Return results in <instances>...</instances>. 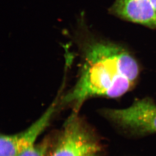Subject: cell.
Listing matches in <instances>:
<instances>
[{
	"label": "cell",
	"mask_w": 156,
	"mask_h": 156,
	"mask_svg": "<svg viewBox=\"0 0 156 156\" xmlns=\"http://www.w3.org/2000/svg\"><path fill=\"white\" fill-rule=\"evenodd\" d=\"M49 144L44 141L38 144H34L20 152L17 156H46Z\"/></svg>",
	"instance_id": "obj_6"
},
{
	"label": "cell",
	"mask_w": 156,
	"mask_h": 156,
	"mask_svg": "<svg viewBox=\"0 0 156 156\" xmlns=\"http://www.w3.org/2000/svg\"><path fill=\"white\" fill-rule=\"evenodd\" d=\"M151 2H152V4L153 5L154 8H155V10L156 11V0H151Z\"/></svg>",
	"instance_id": "obj_7"
},
{
	"label": "cell",
	"mask_w": 156,
	"mask_h": 156,
	"mask_svg": "<svg viewBox=\"0 0 156 156\" xmlns=\"http://www.w3.org/2000/svg\"><path fill=\"white\" fill-rule=\"evenodd\" d=\"M87 156H97V155H96V153H94L90 154V155H87Z\"/></svg>",
	"instance_id": "obj_8"
},
{
	"label": "cell",
	"mask_w": 156,
	"mask_h": 156,
	"mask_svg": "<svg viewBox=\"0 0 156 156\" xmlns=\"http://www.w3.org/2000/svg\"><path fill=\"white\" fill-rule=\"evenodd\" d=\"M106 113L124 128L141 133H156V104L150 99L138 100L129 107L110 109Z\"/></svg>",
	"instance_id": "obj_2"
},
{
	"label": "cell",
	"mask_w": 156,
	"mask_h": 156,
	"mask_svg": "<svg viewBox=\"0 0 156 156\" xmlns=\"http://www.w3.org/2000/svg\"><path fill=\"white\" fill-rule=\"evenodd\" d=\"M117 46L101 43L90 48L80 80L63 102L78 106L93 96L117 98L128 91L133 82L121 73L116 60Z\"/></svg>",
	"instance_id": "obj_1"
},
{
	"label": "cell",
	"mask_w": 156,
	"mask_h": 156,
	"mask_svg": "<svg viewBox=\"0 0 156 156\" xmlns=\"http://www.w3.org/2000/svg\"><path fill=\"white\" fill-rule=\"evenodd\" d=\"M112 10L122 19L156 29V11L151 0H115Z\"/></svg>",
	"instance_id": "obj_5"
},
{
	"label": "cell",
	"mask_w": 156,
	"mask_h": 156,
	"mask_svg": "<svg viewBox=\"0 0 156 156\" xmlns=\"http://www.w3.org/2000/svg\"><path fill=\"white\" fill-rule=\"evenodd\" d=\"M99 149L98 144L80 122L71 118L52 156H87L96 153Z\"/></svg>",
	"instance_id": "obj_3"
},
{
	"label": "cell",
	"mask_w": 156,
	"mask_h": 156,
	"mask_svg": "<svg viewBox=\"0 0 156 156\" xmlns=\"http://www.w3.org/2000/svg\"><path fill=\"white\" fill-rule=\"evenodd\" d=\"M54 102L44 113L21 133L12 135H1L0 139V156H17L27 147L35 144V140L49 125L56 110Z\"/></svg>",
	"instance_id": "obj_4"
}]
</instances>
